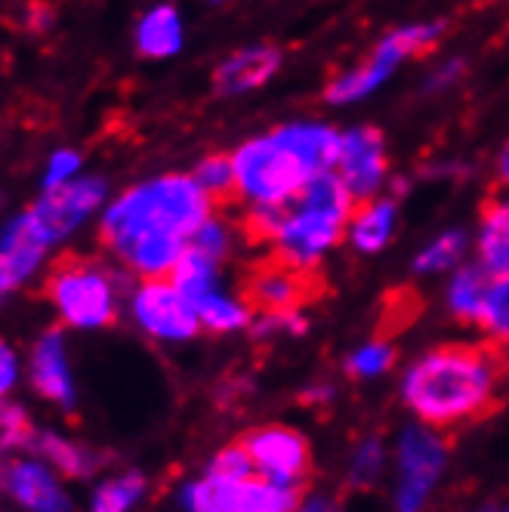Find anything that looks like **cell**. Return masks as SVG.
<instances>
[{
    "label": "cell",
    "mask_w": 509,
    "mask_h": 512,
    "mask_svg": "<svg viewBox=\"0 0 509 512\" xmlns=\"http://www.w3.org/2000/svg\"><path fill=\"white\" fill-rule=\"evenodd\" d=\"M47 297L68 327L99 331L118 315V290L105 269L84 260H62L47 278Z\"/></svg>",
    "instance_id": "6"
},
{
    "label": "cell",
    "mask_w": 509,
    "mask_h": 512,
    "mask_svg": "<svg viewBox=\"0 0 509 512\" xmlns=\"http://www.w3.org/2000/svg\"><path fill=\"white\" fill-rule=\"evenodd\" d=\"M31 386L38 389L44 398L56 401L62 408L75 405V377L68 368V352H65V337L59 331H47L38 346L31 349Z\"/></svg>",
    "instance_id": "16"
},
{
    "label": "cell",
    "mask_w": 509,
    "mask_h": 512,
    "mask_svg": "<svg viewBox=\"0 0 509 512\" xmlns=\"http://www.w3.org/2000/svg\"><path fill=\"white\" fill-rule=\"evenodd\" d=\"M463 71H466V62L460 56H451V59H442L439 65H435L426 81H423V93H445L451 90L454 84H460L463 78Z\"/></svg>",
    "instance_id": "33"
},
{
    "label": "cell",
    "mask_w": 509,
    "mask_h": 512,
    "mask_svg": "<svg viewBox=\"0 0 509 512\" xmlns=\"http://www.w3.org/2000/svg\"><path fill=\"white\" fill-rule=\"evenodd\" d=\"M395 364V349L386 340H371L365 346H358L349 358H346V374L355 380H377L386 371H392Z\"/></svg>",
    "instance_id": "28"
},
{
    "label": "cell",
    "mask_w": 509,
    "mask_h": 512,
    "mask_svg": "<svg viewBox=\"0 0 509 512\" xmlns=\"http://www.w3.org/2000/svg\"><path fill=\"white\" fill-rule=\"evenodd\" d=\"M445 38V25L442 22H411V25H398L389 31L386 38L371 50V56L337 75L331 84L324 87V102L327 105H355L361 99H368L377 93L392 75L395 68L402 65L408 56L426 53Z\"/></svg>",
    "instance_id": "5"
},
{
    "label": "cell",
    "mask_w": 509,
    "mask_h": 512,
    "mask_svg": "<svg viewBox=\"0 0 509 512\" xmlns=\"http://www.w3.org/2000/svg\"><path fill=\"white\" fill-rule=\"evenodd\" d=\"M232 241H235V229L226 223L223 216L213 213L210 219H204V223L198 226L189 247L198 250L201 256H207V260H213V263H223L229 256V250H232Z\"/></svg>",
    "instance_id": "30"
},
{
    "label": "cell",
    "mask_w": 509,
    "mask_h": 512,
    "mask_svg": "<svg viewBox=\"0 0 509 512\" xmlns=\"http://www.w3.org/2000/svg\"><path fill=\"white\" fill-rule=\"evenodd\" d=\"M476 263L491 275H509V198H497L485 207L476 235Z\"/></svg>",
    "instance_id": "19"
},
{
    "label": "cell",
    "mask_w": 509,
    "mask_h": 512,
    "mask_svg": "<svg viewBox=\"0 0 509 512\" xmlns=\"http://www.w3.org/2000/svg\"><path fill=\"white\" fill-rule=\"evenodd\" d=\"M7 491L25 512H68L71 500L50 466L38 460H16L7 469Z\"/></svg>",
    "instance_id": "14"
},
{
    "label": "cell",
    "mask_w": 509,
    "mask_h": 512,
    "mask_svg": "<svg viewBox=\"0 0 509 512\" xmlns=\"http://www.w3.org/2000/svg\"><path fill=\"white\" fill-rule=\"evenodd\" d=\"M213 207L216 204L201 192L192 173H167L139 182L108 204L99 238L130 272L142 278H170L198 226L213 216Z\"/></svg>",
    "instance_id": "1"
},
{
    "label": "cell",
    "mask_w": 509,
    "mask_h": 512,
    "mask_svg": "<svg viewBox=\"0 0 509 512\" xmlns=\"http://www.w3.org/2000/svg\"><path fill=\"white\" fill-rule=\"evenodd\" d=\"M340 139V130L321 121L281 124L247 139L232 155L238 198L247 207L297 198L318 173L337 167Z\"/></svg>",
    "instance_id": "3"
},
{
    "label": "cell",
    "mask_w": 509,
    "mask_h": 512,
    "mask_svg": "<svg viewBox=\"0 0 509 512\" xmlns=\"http://www.w3.org/2000/svg\"><path fill=\"white\" fill-rule=\"evenodd\" d=\"M500 512H509V503H506V506H503V509H500Z\"/></svg>",
    "instance_id": "39"
},
{
    "label": "cell",
    "mask_w": 509,
    "mask_h": 512,
    "mask_svg": "<svg viewBox=\"0 0 509 512\" xmlns=\"http://www.w3.org/2000/svg\"><path fill=\"white\" fill-rule=\"evenodd\" d=\"M78 170H81V155H75V152H56L50 158L44 186L47 189H59V186H65V182H71V176H75Z\"/></svg>",
    "instance_id": "34"
},
{
    "label": "cell",
    "mask_w": 509,
    "mask_h": 512,
    "mask_svg": "<svg viewBox=\"0 0 509 512\" xmlns=\"http://www.w3.org/2000/svg\"><path fill=\"white\" fill-rule=\"evenodd\" d=\"M47 244L31 232L25 213L16 216L13 223L0 235V297L13 294V290L28 281L38 266L44 263Z\"/></svg>",
    "instance_id": "15"
},
{
    "label": "cell",
    "mask_w": 509,
    "mask_h": 512,
    "mask_svg": "<svg viewBox=\"0 0 509 512\" xmlns=\"http://www.w3.org/2000/svg\"><path fill=\"white\" fill-rule=\"evenodd\" d=\"M235 479H223L216 472H204L201 479L183 485L179 491V503L186 512H229L232 497H235Z\"/></svg>",
    "instance_id": "25"
},
{
    "label": "cell",
    "mask_w": 509,
    "mask_h": 512,
    "mask_svg": "<svg viewBox=\"0 0 509 512\" xmlns=\"http://www.w3.org/2000/svg\"><path fill=\"white\" fill-rule=\"evenodd\" d=\"M448 466V445L439 429L411 423L395 442V512H423Z\"/></svg>",
    "instance_id": "7"
},
{
    "label": "cell",
    "mask_w": 509,
    "mask_h": 512,
    "mask_svg": "<svg viewBox=\"0 0 509 512\" xmlns=\"http://www.w3.org/2000/svg\"><path fill=\"white\" fill-rule=\"evenodd\" d=\"M241 445L250 457V466L263 479H272L278 485L300 488L312 469V448L306 435L290 426H260L250 429Z\"/></svg>",
    "instance_id": "10"
},
{
    "label": "cell",
    "mask_w": 509,
    "mask_h": 512,
    "mask_svg": "<svg viewBox=\"0 0 509 512\" xmlns=\"http://www.w3.org/2000/svg\"><path fill=\"white\" fill-rule=\"evenodd\" d=\"M130 315L142 334L164 343H186L201 331L192 300L170 278H145L130 297Z\"/></svg>",
    "instance_id": "8"
},
{
    "label": "cell",
    "mask_w": 509,
    "mask_h": 512,
    "mask_svg": "<svg viewBox=\"0 0 509 512\" xmlns=\"http://www.w3.org/2000/svg\"><path fill=\"white\" fill-rule=\"evenodd\" d=\"M192 179L201 186V192L213 201V204H226L232 198H238L235 189V167H232V155H207L195 164Z\"/></svg>",
    "instance_id": "27"
},
{
    "label": "cell",
    "mask_w": 509,
    "mask_h": 512,
    "mask_svg": "<svg viewBox=\"0 0 509 512\" xmlns=\"http://www.w3.org/2000/svg\"><path fill=\"white\" fill-rule=\"evenodd\" d=\"M253 337L269 340V337H303L309 331V321L303 312H263L250 324Z\"/></svg>",
    "instance_id": "32"
},
{
    "label": "cell",
    "mask_w": 509,
    "mask_h": 512,
    "mask_svg": "<svg viewBox=\"0 0 509 512\" xmlns=\"http://www.w3.org/2000/svg\"><path fill=\"white\" fill-rule=\"evenodd\" d=\"M352 210L355 198L343 186V179L334 170L318 173L297 198L281 204L278 226L269 241L272 256L315 272L324 256L346 238Z\"/></svg>",
    "instance_id": "4"
},
{
    "label": "cell",
    "mask_w": 509,
    "mask_h": 512,
    "mask_svg": "<svg viewBox=\"0 0 509 512\" xmlns=\"http://www.w3.org/2000/svg\"><path fill=\"white\" fill-rule=\"evenodd\" d=\"M195 312L201 318V331H210V334H238V331H247V327L253 324V318H257V312H253L247 306L244 297H232L226 294V290H213V294L201 297L195 303Z\"/></svg>",
    "instance_id": "22"
},
{
    "label": "cell",
    "mask_w": 509,
    "mask_h": 512,
    "mask_svg": "<svg viewBox=\"0 0 509 512\" xmlns=\"http://www.w3.org/2000/svg\"><path fill=\"white\" fill-rule=\"evenodd\" d=\"M213 4H220V0H213Z\"/></svg>",
    "instance_id": "40"
},
{
    "label": "cell",
    "mask_w": 509,
    "mask_h": 512,
    "mask_svg": "<svg viewBox=\"0 0 509 512\" xmlns=\"http://www.w3.org/2000/svg\"><path fill=\"white\" fill-rule=\"evenodd\" d=\"M506 368L509 358L494 343H448L414 358L398 389L417 423L445 432L479 420L494 408Z\"/></svg>",
    "instance_id": "2"
},
{
    "label": "cell",
    "mask_w": 509,
    "mask_h": 512,
    "mask_svg": "<svg viewBox=\"0 0 509 512\" xmlns=\"http://www.w3.org/2000/svg\"><path fill=\"white\" fill-rule=\"evenodd\" d=\"M494 284H497V275H491L482 263H463L460 269H454L448 290H445V303L451 315L479 327Z\"/></svg>",
    "instance_id": "18"
},
{
    "label": "cell",
    "mask_w": 509,
    "mask_h": 512,
    "mask_svg": "<svg viewBox=\"0 0 509 512\" xmlns=\"http://www.w3.org/2000/svg\"><path fill=\"white\" fill-rule=\"evenodd\" d=\"M482 331L488 334V340L500 349H509V275L497 278L488 309L482 315Z\"/></svg>",
    "instance_id": "31"
},
{
    "label": "cell",
    "mask_w": 509,
    "mask_h": 512,
    "mask_svg": "<svg viewBox=\"0 0 509 512\" xmlns=\"http://www.w3.org/2000/svg\"><path fill=\"white\" fill-rule=\"evenodd\" d=\"M19 380V358L16 352L0 340V398H4Z\"/></svg>",
    "instance_id": "35"
},
{
    "label": "cell",
    "mask_w": 509,
    "mask_h": 512,
    "mask_svg": "<svg viewBox=\"0 0 509 512\" xmlns=\"http://www.w3.org/2000/svg\"><path fill=\"white\" fill-rule=\"evenodd\" d=\"M476 512H494V509H491V506H485V509H476Z\"/></svg>",
    "instance_id": "38"
},
{
    "label": "cell",
    "mask_w": 509,
    "mask_h": 512,
    "mask_svg": "<svg viewBox=\"0 0 509 512\" xmlns=\"http://www.w3.org/2000/svg\"><path fill=\"white\" fill-rule=\"evenodd\" d=\"M395 226H398L395 195H377L371 201L355 204V210L349 216V226H346V241L352 244L355 253L374 256L389 247Z\"/></svg>",
    "instance_id": "17"
},
{
    "label": "cell",
    "mask_w": 509,
    "mask_h": 512,
    "mask_svg": "<svg viewBox=\"0 0 509 512\" xmlns=\"http://www.w3.org/2000/svg\"><path fill=\"white\" fill-rule=\"evenodd\" d=\"M284 56L272 44H253L226 56L213 71V90L220 96H241L266 87L281 68Z\"/></svg>",
    "instance_id": "13"
},
{
    "label": "cell",
    "mask_w": 509,
    "mask_h": 512,
    "mask_svg": "<svg viewBox=\"0 0 509 512\" xmlns=\"http://www.w3.org/2000/svg\"><path fill=\"white\" fill-rule=\"evenodd\" d=\"M149 491V482H145L142 472H121L105 479L93 497H90V512H130Z\"/></svg>",
    "instance_id": "26"
},
{
    "label": "cell",
    "mask_w": 509,
    "mask_h": 512,
    "mask_svg": "<svg viewBox=\"0 0 509 512\" xmlns=\"http://www.w3.org/2000/svg\"><path fill=\"white\" fill-rule=\"evenodd\" d=\"M300 503H303L300 488L278 485V482L263 479V475L253 472L235 485L229 512H297Z\"/></svg>",
    "instance_id": "21"
},
{
    "label": "cell",
    "mask_w": 509,
    "mask_h": 512,
    "mask_svg": "<svg viewBox=\"0 0 509 512\" xmlns=\"http://www.w3.org/2000/svg\"><path fill=\"white\" fill-rule=\"evenodd\" d=\"M469 253V235L463 229H448L439 238H432L417 256L411 269L417 275H442V272H454L463 266Z\"/></svg>",
    "instance_id": "23"
},
{
    "label": "cell",
    "mask_w": 509,
    "mask_h": 512,
    "mask_svg": "<svg viewBox=\"0 0 509 512\" xmlns=\"http://www.w3.org/2000/svg\"><path fill=\"white\" fill-rule=\"evenodd\" d=\"M170 281L192 300V306L201 297H207V294H213V290L223 287L220 284V263L207 260V256H201L192 247H186V253L179 256V263L170 272Z\"/></svg>",
    "instance_id": "24"
},
{
    "label": "cell",
    "mask_w": 509,
    "mask_h": 512,
    "mask_svg": "<svg viewBox=\"0 0 509 512\" xmlns=\"http://www.w3.org/2000/svg\"><path fill=\"white\" fill-rule=\"evenodd\" d=\"M386 469V445L380 438H365L358 442L349 460V482L355 488H371L374 482H380V475Z\"/></svg>",
    "instance_id": "29"
},
{
    "label": "cell",
    "mask_w": 509,
    "mask_h": 512,
    "mask_svg": "<svg viewBox=\"0 0 509 512\" xmlns=\"http://www.w3.org/2000/svg\"><path fill=\"white\" fill-rule=\"evenodd\" d=\"M334 173L355 198V204L371 201L383 192L389 179L386 139L377 127H352L340 139V155Z\"/></svg>",
    "instance_id": "12"
},
{
    "label": "cell",
    "mask_w": 509,
    "mask_h": 512,
    "mask_svg": "<svg viewBox=\"0 0 509 512\" xmlns=\"http://www.w3.org/2000/svg\"><path fill=\"white\" fill-rule=\"evenodd\" d=\"M321 281H315V272L297 269L278 256L260 260L244 278L241 297L247 306L263 315V312H303L318 297Z\"/></svg>",
    "instance_id": "11"
},
{
    "label": "cell",
    "mask_w": 509,
    "mask_h": 512,
    "mask_svg": "<svg viewBox=\"0 0 509 512\" xmlns=\"http://www.w3.org/2000/svg\"><path fill=\"white\" fill-rule=\"evenodd\" d=\"M297 512H340V506L327 497H306Z\"/></svg>",
    "instance_id": "37"
},
{
    "label": "cell",
    "mask_w": 509,
    "mask_h": 512,
    "mask_svg": "<svg viewBox=\"0 0 509 512\" xmlns=\"http://www.w3.org/2000/svg\"><path fill=\"white\" fill-rule=\"evenodd\" d=\"M105 192H108L105 182L96 176L71 179L59 189H47V195L25 213V219L31 232L50 247L68 238L90 213H96L99 204L105 201Z\"/></svg>",
    "instance_id": "9"
},
{
    "label": "cell",
    "mask_w": 509,
    "mask_h": 512,
    "mask_svg": "<svg viewBox=\"0 0 509 512\" xmlns=\"http://www.w3.org/2000/svg\"><path fill=\"white\" fill-rule=\"evenodd\" d=\"M136 50L149 59H170L183 50V19L170 4H161L139 19Z\"/></svg>",
    "instance_id": "20"
},
{
    "label": "cell",
    "mask_w": 509,
    "mask_h": 512,
    "mask_svg": "<svg viewBox=\"0 0 509 512\" xmlns=\"http://www.w3.org/2000/svg\"><path fill=\"white\" fill-rule=\"evenodd\" d=\"M28 25H31L34 31L50 28V25H53V10H50L47 4H41V0H34V4L28 7Z\"/></svg>",
    "instance_id": "36"
}]
</instances>
